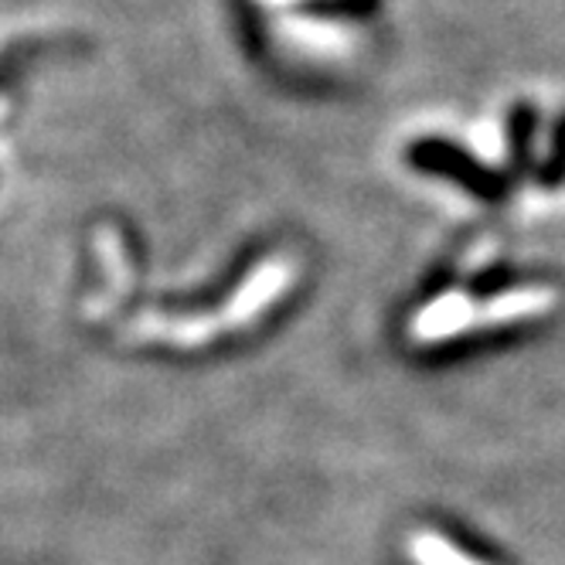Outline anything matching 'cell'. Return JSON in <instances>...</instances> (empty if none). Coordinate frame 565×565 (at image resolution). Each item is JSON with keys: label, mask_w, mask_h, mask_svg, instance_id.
Masks as SVG:
<instances>
[{"label": "cell", "mask_w": 565, "mask_h": 565, "mask_svg": "<svg viewBox=\"0 0 565 565\" xmlns=\"http://www.w3.org/2000/svg\"><path fill=\"white\" fill-rule=\"evenodd\" d=\"M406 555L413 558V565H488V562L473 558L470 552L457 548L447 535L429 532V529H419L409 535Z\"/></svg>", "instance_id": "1"}]
</instances>
